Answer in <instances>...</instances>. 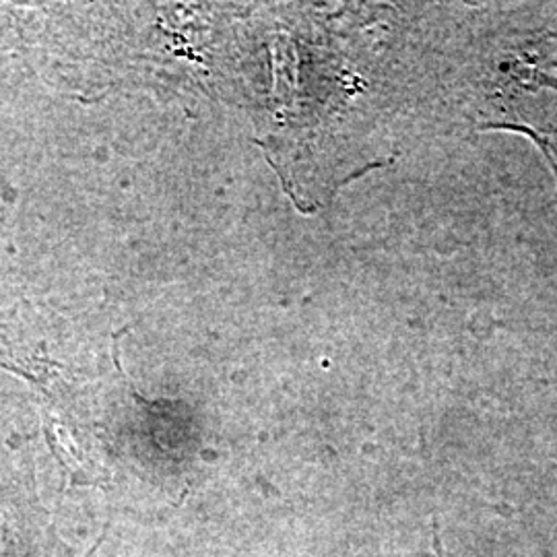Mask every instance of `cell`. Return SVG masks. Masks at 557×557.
<instances>
[{"instance_id": "1", "label": "cell", "mask_w": 557, "mask_h": 557, "mask_svg": "<svg viewBox=\"0 0 557 557\" xmlns=\"http://www.w3.org/2000/svg\"><path fill=\"white\" fill-rule=\"evenodd\" d=\"M0 557H9V554H7V537H4L2 527H0Z\"/></svg>"}]
</instances>
